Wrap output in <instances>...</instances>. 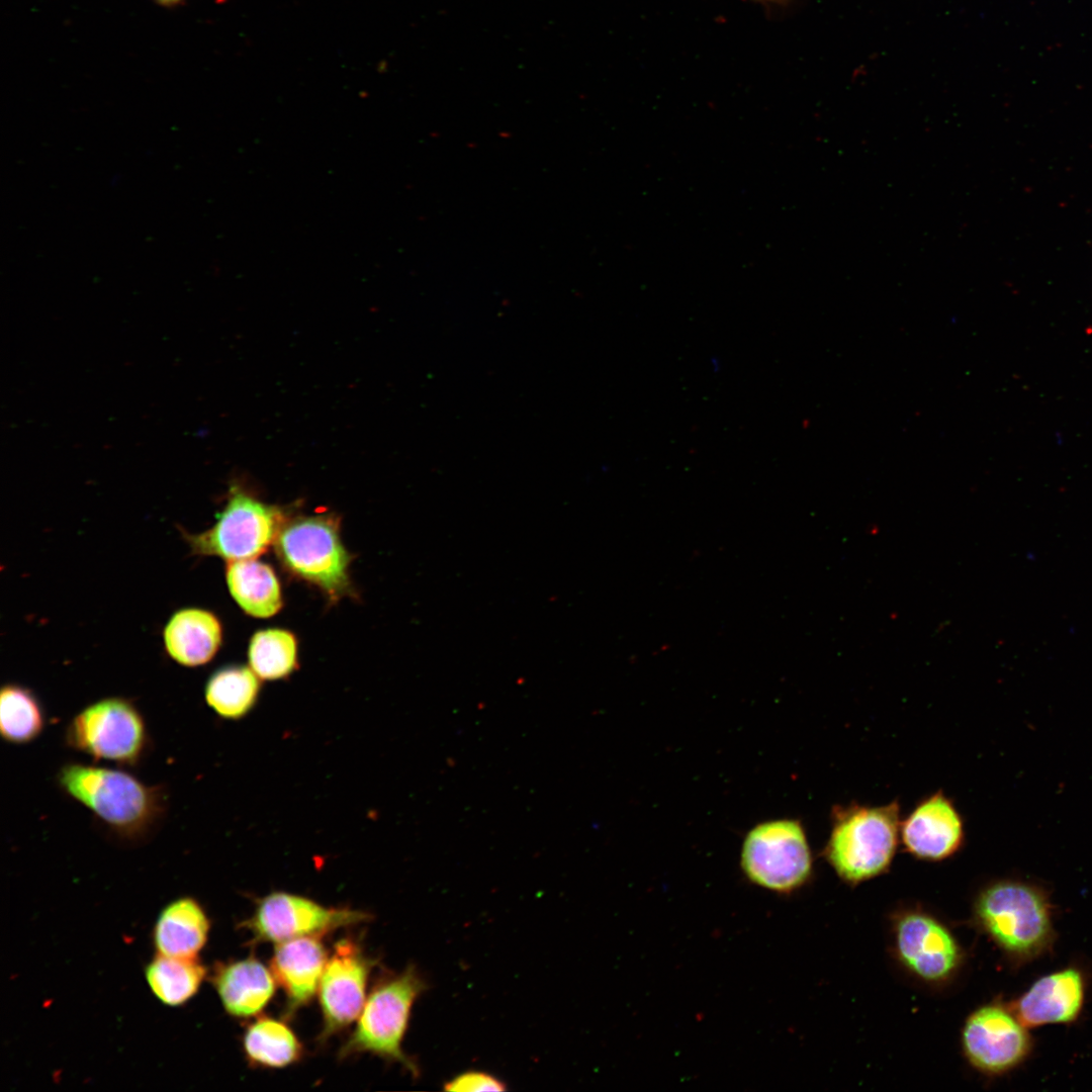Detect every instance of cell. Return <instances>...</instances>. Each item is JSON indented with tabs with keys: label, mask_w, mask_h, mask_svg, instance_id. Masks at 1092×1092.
<instances>
[{
	"label": "cell",
	"mask_w": 1092,
	"mask_h": 1092,
	"mask_svg": "<svg viewBox=\"0 0 1092 1092\" xmlns=\"http://www.w3.org/2000/svg\"><path fill=\"white\" fill-rule=\"evenodd\" d=\"M57 783L125 841L145 840L166 812L163 787L146 785L124 770L68 762L60 767Z\"/></svg>",
	"instance_id": "cell-1"
},
{
	"label": "cell",
	"mask_w": 1092,
	"mask_h": 1092,
	"mask_svg": "<svg viewBox=\"0 0 1092 1092\" xmlns=\"http://www.w3.org/2000/svg\"><path fill=\"white\" fill-rule=\"evenodd\" d=\"M976 916L995 943L1017 963L1040 957L1055 939L1049 897L1032 883L1002 880L989 885L978 897Z\"/></svg>",
	"instance_id": "cell-2"
},
{
	"label": "cell",
	"mask_w": 1092,
	"mask_h": 1092,
	"mask_svg": "<svg viewBox=\"0 0 1092 1092\" xmlns=\"http://www.w3.org/2000/svg\"><path fill=\"white\" fill-rule=\"evenodd\" d=\"M831 817L824 855L842 880L859 883L887 870L900 835L897 801L876 807L838 806Z\"/></svg>",
	"instance_id": "cell-3"
},
{
	"label": "cell",
	"mask_w": 1092,
	"mask_h": 1092,
	"mask_svg": "<svg viewBox=\"0 0 1092 1092\" xmlns=\"http://www.w3.org/2000/svg\"><path fill=\"white\" fill-rule=\"evenodd\" d=\"M428 989V983L414 965L381 979L367 997L355 1029L340 1051L341 1059L369 1053L395 1062L414 1077L420 1072L402 1050L412 1009Z\"/></svg>",
	"instance_id": "cell-4"
},
{
	"label": "cell",
	"mask_w": 1092,
	"mask_h": 1092,
	"mask_svg": "<svg viewBox=\"0 0 1092 1092\" xmlns=\"http://www.w3.org/2000/svg\"><path fill=\"white\" fill-rule=\"evenodd\" d=\"M284 567L297 577L323 589L333 600L351 592V556L332 514L297 517L284 522L275 540Z\"/></svg>",
	"instance_id": "cell-5"
},
{
	"label": "cell",
	"mask_w": 1092,
	"mask_h": 1092,
	"mask_svg": "<svg viewBox=\"0 0 1092 1092\" xmlns=\"http://www.w3.org/2000/svg\"><path fill=\"white\" fill-rule=\"evenodd\" d=\"M66 744L95 760L135 766L150 737L143 714L129 700L110 697L83 708L68 724Z\"/></svg>",
	"instance_id": "cell-6"
},
{
	"label": "cell",
	"mask_w": 1092,
	"mask_h": 1092,
	"mask_svg": "<svg viewBox=\"0 0 1092 1092\" xmlns=\"http://www.w3.org/2000/svg\"><path fill=\"white\" fill-rule=\"evenodd\" d=\"M280 509L267 505L237 485L216 523L207 531L182 536L194 555L218 556L229 561L254 558L275 542L284 524Z\"/></svg>",
	"instance_id": "cell-7"
},
{
	"label": "cell",
	"mask_w": 1092,
	"mask_h": 1092,
	"mask_svg": "<svg viewBox=\"0 0 1092 1092\" xmlns=\"http://www.w3.org/2000/svg\"><path fill=\"white\" fill-rule=\"evenodd\" d=\"M740 864L753 884L778 893H789L807 882L812 856L802 824L778 819L754 826L745 836Z\"/></svg>",
	"instance_id": "cell-8"
},
{
	"label": "cell",
	"mask_w": 1092,
	"mask_h": 1092,
	"mask_svg": "<svg viewBox=\"0 0 1092 1092\" xmlns=\"http://www.w3.org/2000/svg\"><path fill=\"white\" fill-rule=\"evenodd\" d=\"M370 918L363 911L326 907L299 895L273 892L258 901L253 915L243 925L254 941L277 944L298 937L323 936Z\"/></svg>",
	"instance_id": "cell-9"
},
{
	"label": "cell",
	"mask_w": 1092,
	"mask_h": 1092,
	"mask_svg": "<svg viewBox=\"0 0 1092 1092\" xmlns=\"http://www.w3.org/2000/svg\"><path fill=\"white\" fill-rule=\"evenodd\" d=\"M373 965L355 940L343 938L335 943L317 990L323 1015L321 1041L358 1019Z\"/></svg>",
	"instance_id": "cell-10"
},
{
	"label": "cell",
	"mask_w": 1092,
	"mask_h": 1092,
	"mask_svg": "<svg viewBox=\"0 0 1092 1092\" xmlns=\"http://www.w3.org/2000/svg\"><path fill=\"white\" fill-rule=\"evenodd\" d=\"M963 1045L970 1062L988 1074L1006 1073L1020 1065L1032 1048L1028 1027L1012 1008L988 1004L967 1020Z\"/></svg>",
	"instance_id": "cell-11"
},
{
	"label": "cell",
	"mask_w": 1092,
	"mask_h": 1092,
	"mask_svg": "<svg viewBox=\"0 0 1092 1092\" xmlns=\"http://www.w3.org/2000/svg\"><path fill=\"white\" fill-rule=\"evenodd\" d=\"M895 939L902 963L925 981L945 980L959 966L960 950L954 938L926 914L912 912L900 917Z\"/></svg>",
	"instance_id": "cell-12"
},
{
	"label": "cell",
	"mask_w": 1092,
	"mask_h": 1092,
	"mask_svg": "<svg viewBox=\"0 0 1092 1092\" xmlns=\"http://www.w3.org/2000/svg\"><path fill=\"white\" fill-rule=\"evenodd\" d=\"M900 838L915 857L940 860L962 847L964 823L953 803L937 792L922 800L901 822Z\"/></svg>",
	"instance_id": "cell-13"
},
{
	"label": "cell",
	"mask_w": 1092,
	"mask_h": 1092,
	"mask_svg": "<svg viewBox=\"0 0 1092 1092\" xmlns=\"http://www.w3.org/2000/svg\"><path fill=\"white\" fill-rule=\"evenodd\" d=\"M1085 996L1084 974L1068 967L1038 978L1011 1008L1028 1028L1070 1023L1079 1017Z\"/></svg>",
	"instance_id": "cell-14"
},
{
	"label": "cell",
	"mask_w": 1092,
	"mask_h": 1092,
	"mask_svg": "<svg viewBox=\"0 0 1092 1092\" xmlns=\"http://www.w3.org/2000/svg\"><path fill=\"white\" fill-rule=\"evenodd\" d=\"M322 936H304L276 944L270 969L286 995L287 1013L298 1010L317 993L328 962Z\"/></svg>",
	"instance_id": "cell-15"
},
{
	"label": "cell",
	"mask_w": 1092,
	"mask_h": 1092,
	"mask_svg": "<svg viewBox=\"0 0 1092 1092\" xmlns=\"http://www.w3.org/2000/svg\"><path fill=\"white\" fill-rule=\"evenodd\" d=\"M276 984L271 969L255 957L219 965L213 975L224 1010L238 1018L259 1014L274 996Z\"/></svg>",
	"instance_id": "cell-16"
},
{
	"label": "cell",
	"mask_w": 1092,
	"mask_h": 1092,
	"mask_svg": "<svg viewBox=\"0 0 1092 1092\" xmlns=\"http://www.w3.org/2000/svg\"><path fill=\"white\" fill-rule=\"evenodd\" d=\"M221 631V625L212 613L183 609L176 612L165 627V647L168 654L184 666L203 665L218 650Z\"/></svg>",
	"instance_id": "cell-17"
},
{
	"label": "cell",
	"mask_w": 1092,
	"mask_h": 1092,
	"mask_svg": "<svg viewBox=\"0 0 1092 1092\" xmlns=\"http://www.w3.org/2000/svg\"><path fill=\"white\" fill-rule=\"evenodd\" d=\"M209 919L192 898L171 902L160 913L154 928V942L160 954L196 958L205 945Z\"/></svg>",
	"instance_id": "cell-18"
},
{
	"label": "cell",
	"mask_w": 1092,
	"mask_h": 1092,
	"mask_svg": "<svg viewBox=\"0 0 1092 1092\" xmlns=\"http://www.w3.org/2000/svg\"><path fill=\"white\" fill-rule=\"evenodd\" d=\"M226 581L235 601L251 616L268 618L282 607L277 576L261 561L253 558L229 561Z\"/></svg>",
	"instance_id": "cell-19"
},
{
	"label": "cell",
	"mask_w": 1092,
	"mask_h": 1092,
	"mask_svg": "<svg viewBox=\"0 0 1092 1092\" xmlns=\"http://www.w3.org/2000/svg\"><path fill=\"white\" fill-rule=\"evenodd\" d=\"M243 1048L248 1061L261 1068H285L303 1054L302 1044L290 1026L269 1016L259 1017L247 1027Z\"/></svg>",
	"instance_id": "cell-20"
},
{
	"label": "cell",
	"mask_w": 1092,
	"mask_h": 1092,
	"mask_svg": "<svg viewBox=\"0 0 1092 1092\" xmlns=\"http://www.w3.org/2000/svg\"><path fill=\"white\" fill-rule=\"evenodd\" d=\"M260 690L257 674L247 666L229 665L208 678L204 696L207 705L221 718L238 720L255 705Z\"/></svg>",
	"instance_id": "cell-21"
},
{
	"label": "cell",
	"mask_w": 1092,
	"mask_h": 1092,
	"mask_svg": "<svg viewBox=\"0 0 1092 1092\" xmlns=\"http://www.w3.org/2000/svg\"><path fill=\"white\" fill-rule=\"evenodd\" d=\"M206 969L196 958L160 954L146 968V979L154 995L164 1004L179 1006L199 990Z\"/></svg>",
	"instance_id": "cell-22"
},
{
	"label": "cell",
	"mask_w": 1092,
	"mask_h": 1092,
	"mask_svg": "<svg viewBox=\"0 0 1092 1092\" xmlns=\"http://www.w3.org/2000/svg\"><path fill=\"white\" fill-rule=\"evenodd\" d=\"M46 715L36 696L27 688L6 684L0 693V732L11 744H27L43 731Z\"/></svg>",
	"instance_id": "cell-23"
},
{
	"label": "cell",
	"mask_w": 1092,
	"mask_h": 1092,
	"mask_svg": "<svg viewBox=\"0 0 1092 1092\" xmlns=\"http://www.w3.org/2000/svg\"><path fill=\"white\" fill-rule=\"evenodd\" d=\"M296 649L295 637L286 630L259 631L249 647L251 668L263 679L286 677L296 666Z\"/></svg>",
	"instance_id": "cell-24"
},
{
	"label": "cell",
	"mask_w": 1092,
	"mask_h": 1092,
	"mask_svg": "<svg viewBox=\"0 0 1092 1092\" xmlns=\"http://www.w3.org/2000/svg\"><path fill=\"white\" fill-rule=\"evenodd\" d=\"M506 1083L494 1075L478 1070H468L444 1084V1090L456 1092L506 1091Z\"/></svg>",
	"instance_id": "cell-25"
},
{
	"label": "cell",
	"mask_w": 1092,
	"mask_h": 1092,
	"mask_svg": "<svg viewBox=\"0 0 1092 1092\" xmlns=\"http://www.w3.org/2000/svg\"><path fill=\"white\" fill-rule=\"evenodd\" d=\"M156 3L163 7H174L182 3L184 0H154Z\"/></svg>",
	"instance_id": "cell-26"
}]
</instances>
